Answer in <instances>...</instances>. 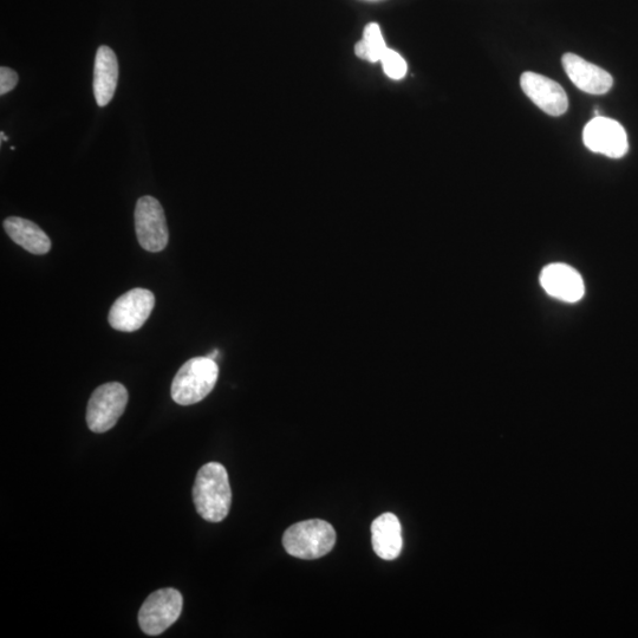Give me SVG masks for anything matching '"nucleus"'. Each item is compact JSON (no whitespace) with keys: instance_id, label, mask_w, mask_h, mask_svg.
I'll return each instance as SVG.
<instances>
[{"instance_id":"nucleus-1","label":"nucleus","mask_w":638,"mask_h":638,"mask_svg":"<svg viewBox=\"0 0 638 638\" xmlns=\"http://www.w3.org/2000/svg\"><path fill=\"white\" fill-rule=\"evenodd\" d=\"M195 509L210 523H220L232 505L229 474L219 462H208L200 468L193 487Z\"/></svg>"},{"instance_id":"nucleus-16","label":"nucleus","mask_w":638,"mask_h":638,"mask_svg":"<svg viewBox=\"0 0 638 638\" xmlns=\"http://www.w3.org/2000/svg\"><path fill=\"white\" fill-rule=\"evenodd\" d=\"M380 62L384 73L393 80H401L407 74V63L396 51L387 49Z\"/></svg>"},{"instance_id":"nucleus-18","label":"nucleus","mask_w":638,"mask_h":638,"mask_svg":"<svg viewBox=\"0 0 638 638\" xmlns=\"http://www.w3.org/2000/svg\"><path fill=\"white\" fill-rule=\"evenodd\" d=\"M218 355H219V351H218V350H214V351H213V353H211V354H210V355H208L207 357H210V358H211V360L216 361V360H217Z\"/></svg>"},{"instance_id":"nucleus-10","label":"nucleus","mask_w":638,"mask_h":638,"mask_svg":"<svg viewBox=\"0 0 638 638\" xmlns=\"http://www.w3.org/2000/svg\"><path fill=\"white\" fill-rule=\"evenodd\" d=\"M540 284L546 294L566 303L581 301L585 294L583 278L575 269L565 264L546 266L540 275Z\"/></svg>"},{"instance_id":"nucleus-5","label":"nucleus","mask_w":638,"mask_h":638,"mask_svg":"<svg viewBox=\"0 0 638 638\" xmlns=\"http://www.w3.org/2000/svg\"><path fill=\"white\" fill-rule=\"evenodd\" d=\"M184 598L173 588L160 589L149 595L139 611L143 633L158 636L172 627L181 615Z\"/></svg>"},{"instance_id":"nucleus-6","label":"nucleus","mask_w":638,"mask_h":638,"mask_svg":"<svg viewBox=\"0 0 638 638\" xmlns=\"http://www.w3.org/2000/svg\"><path fill=\"white\" fill-rule=\"evenodd\" d=\"M136 237L142 249L160 252L168 244V227L164 208L153 197H142L135 208Z\"/></svg>"},{"instance_id":"nucleus-13","label":"nucleus","mask_w":638,"mask_h":638,"mask_svg":"<svg viewBox=\"0 0 638 638\" xmlns=\"http://www.w3.org/2000/svg\"><path fill=\"white\" fill-rule=\"evenodd\" d=\"M119 81V62L115 52L102 45L96 52L94 67V95L100 107H106L115 95Z\"/></svg>"},{"instance_id":"nucleus-7","label":"nucleus","mask_w":638,"mask_h":638,"mask_svg":"<svg viewBox=\"0 0 638 638\" xmlns=\"http://www.w3.org/2000/svg\"><path fill=\"white\" fill-rule=\"evenodd\" d=\"M155 305L153 292L133 289L117 298L109 312V323L117 331L139 330L151 316Z\"/></svg>"},{"instance_id":"nucleus-19","label":"nucleus","mask_w":638,"mask_h":638,"mask_svg":"<svg viewBox=\"0 0 638 638\" xmlns=\"http://www.w3.org/2000/svg\"><path fill=\"white\" fill-rule=\"evenodd\" d=\"M2 141H8V138H6L5 134L2 132Z\"/></svg>"},{"instance_id":"nucleus-4","label":"nucleus","mask_w":638,"mask_h":638,"mask_svg":"<svg viewBox=\"0 0 638 638\" xmlns=\"http://www.w3.org/2000/svg\"><path fill=\"white\" fill-rule=\"evenodd\" d=\"M128 392L119 382L102 384L91 395L87 408V423L91 432L106 433L125 413Z\"/></svg>"},{"instance_id":"nucleus-15","label":"nucleus","mask_w":638,"mask_h":638,"mask_svg":"<svg viewBox=\"0 0 638 638\" xmlns=\"http://www.w3.org/2000/svg\"><path fill=\"white\" fill-rule=\"evenodd\" d=\"M379 24L371 23L364 29L363 38L356 44V55L371 63L380 62L387 51Z\"/></svg>"},{"instance_id":"nucleus-2","label":"nucleus","mask_w":638,"mask_h":638,"mask_svg":"<svg viewBox=\"0 0 638 638\" xmlns=\"http://www.w3.org/2000/svg\"><path fill=\"white\" fill-rule=\"evenodd\" d=\"M219 368L210 357H194L182 366L172 383V399L180 406L203 401L216 386Z\"/></svg>"},{"instance_id":"nucleus-3","label":"nucleus","mask_w":638,"mask_h":638,"mask_svg":"<svg viewBox=\"0 0 638 638\" xmlns=\"http://www.w3.org/2000/svg\"><path fill=\"white\" fill-rule=\"evenodd\" d=\"M336 532L325 520L311 519L289 527L283 545L289 555L299 559L322 558L334 549Z\"/></svg>"},{"instance_id":"nucleus-14","label":"nucleus","mask_w":638,"mask_h":638,"mask_svg":"<svg viewBox=\"0 0 638 638\" xmlns=\"http://www.w3.org/2000/svg\"><path fill=\"white\" fill-rule=\"evenodd\" d=\"M4 229L13 242L34 255H47L51 249L47 234L30 220L10 217L4 221Z\"/></svg>"},{"instance_id":"nucleus-17","label":"nucleus","mask_w":638,"mask_h":638,"mask_svg":"<svg viewBox=\"0 0 638 638\" xmlns=\"http://www.w3.org/2000/svg\"><path fill=\"white\" fill-rule=\"evenodd\" d=\"M17 83L18 75L15 70L6 67L0 68V95L4 96L10 93L16 88Z\"/></svg>"},{"instance_id":"nucleus-12","label":"nucleus","mask_w":638,"mask_h":638,"mask_svg":"<svg viewBox=\"0 0 638 638\" xmlns=\"http://www.w3.org/2000/svg\"><path fill=\"white\" fill-rule=\"evenodd\" d=\"M371 542L377 556L384 561H394L403 546L402 527L393 513H384L371 524Z\"/></svg>"},{"instance_id":"nucleus-8","label":"nucleus","mask_w":638,"mask_h":638,"mask_svg":"<svg viewBox=\"0 0 638 638\" xmlns=\"http://www.w3.org/2000/svg\"><path fill=\"white\" fill-rule=\"evenodd\" d=\"M583 141L591 152L613 159L622 158L629 148L626 130L617 121L602 116H595L585 126Z\"/></svg>"},{"instance_id":"nucleus-9","label":"nucleus","mask_w":638,"mask_h":638,"mask_svg":"<svg viewBox=\"0 0 638 638\" xmlns=\"http://www.w3.org/2000/svg\"><path fill=\"white\" fill-rule=\"evenodd\" d=\"M524 93L544 113L562 116L569 108L568 95L550 78L527 71L520 80Z\"/></svg>"},{"instance_id":"nucleus-11","label":"nucleus","mask_w":638,"mask_h":638,"mask_svg":"<svg viewBox=\"0 0 638 638\" xmlns=\"http://www.w3.org/2000/svg\"><path fill=\"white\" fill-rule=\"evenodd\" d=\"M562 62L566 75L584 93L603 95L614 86V78L608 71L583 60L582 57L565 54Z\"/></svg>"}]
</instances>
